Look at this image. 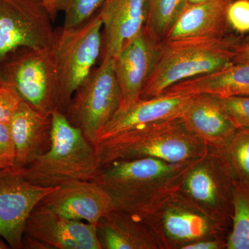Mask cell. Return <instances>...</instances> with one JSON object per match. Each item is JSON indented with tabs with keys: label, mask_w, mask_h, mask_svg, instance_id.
I'll use <instances>...</instances> for the list:
<instances>
[{
	"label": "cell",
	"mask_w": 249,
	"mask_h": 249,
	"mask_svg": "<svg viewBox=\"0 0 249 249\" xmlns=\"http://www.w3.org/2000/svg\"><path fill=\"white\" fill-rule=\"evenodd\" d=\"M22 101L14 88L0 83V124H9Z\"/></svg>",
	"instance_id": "28"
},
{
	"label": "cell",
	"mask_w": 249,
	"mask_h": 249,
	"mask_svg": "<svg viewBox=\"0 0 249 249\" xmlns=\"http://www.w3.org/2000/svg\"><path fill=\"white\" fill-rule=\"evenodd\" d=\"M10 249L9 246L6 243V241L0 236V249Z\"/></svg>",
	"instance_id": "34"
},
{
	"label": "cell",
	"mask_w": 249,
	"mask_h": 249,
	"mask_svg": "<svg viewBox=\"0 0 249 249\" xmlns=\"http://www.w3.org/2000/svg\"><path fill=\"white\" fill-rule=\"evenodd\" d=\"M199 159L181 163L150 157L116 160L99 168L92 181L107 193L111 209L141 214L178 191Z\"/></svg>",
	"instance_id": "1"
},
{
	"label": "cell",
	"mask_w": 249,
	"mask_h": 249,
	"mask_svg": "<svg viewBox=\"0 0 249 249\" xmlns=\"http://www.w3.org/2000/svg\"><path fill=\"white\" fill-rule=\"evenodd\" d=\"M231 2L208 0L188 2L164 41L191 38H220L229 34L227 11Z\"/></svg>",
	"instance_id": "20"
},
{
	"label": "cell",
	"mask_w": 249,
	"mask_h": 249,
	"mask_svg": "<svg viewBox=\"0 0 249 249\" xmlns=\"http://www.w3.org/2000/svg\"><path fill=\"white\" fill-rule=\"evenodd\" d=\"M103 22L97 12L80 27L55 29L52 44L56 67L57 110L65 114L72 96L102 53Z\"/></svg>",
	"instance_id": "5"
},
{
	"label": "cell",
	"mask_w": 249,
	"mask_h": 249,
	"mask_svg": "<svg viewBox=\"0 0 249 249\" xmlns=\"http://www.w3.org/2000/svg\"><path fill=\"white\" fill-rule=\"evenodd\" d=\"M137 215L150 227L162 249H182L203 239L228 237L231 230L176 192L155 209Z\"/></svg>",
	"instance_id": "8"
},
{
	"label": "cell",
	"mask_w": 249,
	"mask_h": 249,
	"mask_svg": "<svg viewBox=\"0 0 249 249\" xmlns=\"http://www.w3.org/2000/svg\"><path fill=\"white\" fill-rule=\"evenodd\" d=\"M181 119L187 128L214 150L225 147L238 129L212 95H192Z\"/></svg>",
	"instance_id": "18"
},
{
	"label": "cell",
	"mask_w": 249,
	"mask_h": 249,
	"mask_svg": "<svg viewBox=\"0 0 249 249\" xmlns=\"http://www.w3.org/2000/svg\"><path fill=\"white\" fill-rule=\"evenodd\" d=\"M102 249H162L150 227L137 214L110 209L96 224Z\"/></svg>",
	"instance_id": "19"
},
{
	"label": "cell",
	"mask_w": 249,
	"mask_h": 249,
	"mask_svg": "<svg viewBox=\"0 0 249 249\" xmlns=\"http://www.w3.org/2000/svg\"><path fill=\"white\" fill-rule=\"evenodd\" d=\"M229 27L239 34L249 32V0H233L228 7Z\"/></svg>",
	"instance_id": "27"
},
{
	"label": "cell",
	"mask_w": 249,
	"mask_h": 249,
	"mask_svg": "<svg viewBox=\"0 0 249 249\" xmlns=\"http://www.w3.org/2000/svg\"><path fill=\"white\" fill-rule=\"evenodd\" d=\"M51 145L37 156L23 175L36 186L55 188L76 181H92L98 171L95 146L64 113H52Z\"/></svg>",
	"instance_id": "4"
},
{
	"label": "cell",
	"mask_w": 249,
	"mask_h": 249,
	"mask_svg": "<svg viewBox=\"0 0 249 249\" xmlns=\"http://www.w3.org/2000/svg\"><path fill=\"white\" fill-rule=\"evenodd\" d=\"M55 188L33 184L14 165L0 168V236L10 248L23 249L28 217Z\"/></svg>",
	"instance_id": "11"
},
{
	"label": "cell",
	"mask_w": 249,
	"mask_h": 249,
	"mask_svg": "<svg viewBox=\"0 0 249 249\" xmlns=\"http://www.w3.org/2000/svg\"><path fill=\"white\" fill-rule=\"evenodd\" d=\"M215 98L219 107L230 118L237 129H249V96Z\"/></svg>",
	"instance_id": "26"
},
{
	"label": "cell",
	"mask_w": 249,
	"mask_h": 249,
	"mask_svg": "<svg viewBox=\"0 0 249 249\" xmlns=\"http://www.w3.org/2000/svg\"><path fill=\"white\" fill-rule=\"evenodd\" d=\"M37 206L70 219L96 225L111 209V199L97 183L76 181L56 187Z\"/></svg>",
	"instance_id": "14"
},
{
	"label": "cell",
	"mask_w": 249,
	"mask_h": 249,
	"mask_svg": "<svg viewBox=\"0 0 249 249\" xmlns=\"http://www.w3.org/2000/svg\"><path fill=\"white\" fill-rule=\"evenodd\" d=\"M106 0H55L56 11L64 14L65 29L80 27L98 12Z\"/></svg>",
	"instance_id": "25"
},
{
	"label": "cell",
	"mask_w": 249,
	"mask_h": 249,
	"mask_svg": "<svg viewBox=\"0 0 249 249\" xmlns=\"http://www.w3.org/2000/svg\"><path fill=\"white\" fill-rule=\"evenodd\" d=\"M12 165H14L13 160L0 157V168H6V167L12 166Z\"/></svg>",
	"instance_id": "33"
},
{
	"label": "cell",
	"mask_w": 249,
	"mask_h": 249,
	"mask_svg": "<svg viewBox=\"0 0 249 249\" xmlns=\"http://www.w3.org/2000/svg\"><path fill=\"white\" fill-rule=\"evenodd\" d=\"M24 235L40 241L48 249H102L96 225L39 206L28 217Z\"/></svg>",
	"instance_id": "13"
},
{
	"label": "cell",
	"mask_w": 249,
	"mask_h": 249,
	"mask_svg": "<svg viewBox=\"0 0 249 249\" xmlns=\"http://www.w3.org/2000/svg\"><path fill=\"white\" fill-rule=\"evenodd\" d=\"M15 145L14 166L24 169L51 145L52 114L36 110L24 101L9 123Z\"/></svg>",
	"instance_id": "16"
},
{
	"label": "cell",
	"mask_w": 249,
	"mask_h": 249,
	"mask_svg": "<svg viewBox=\"0 0 249 249\" xmlns=\"http://www.w3.org/2000/svg\"><path fill=\"white\" fill-rule=\"evenodd\" d=\"M98 169L116 160L158 159L181 163L200 158L209 147L189 130L181 118L128 129L96 142Z\"/></svg>",
	"instance_id": "2"
},
{
	"label": "cell",
	"mask_w": 249,
	"mask_h": 249,
	"mask_svg": "<svg viewBox=\"0 0 249 249\" xmlns=\"http://www.w3.org/2000/svg\"><path fill=\"white\" fill-rule=\"evenodd\" d=\"M227 249H249V185L234 181L231 228Z\"/></svg>",
	"instance_id": "22"
},
{
	"label": "cell",
	"mask_w": 249,
	"mask_h": 249,
	"mask_svg": "<svg viewBox=\"0 0 249 249\" xmlns=\"http://www.w3.org/2000/svg\"><path fill=\"white\" fill-rule=\"evenodd\" d=\"M227 237L203 239L185 246L182 249H227Z\"/></svg>",
	"instance_id": "30"
},
{
	"label": "cell",
	"mask_w": 249,
	"mask_h": 249,
	"mask_svg": "<svg viewBox=\"0 0 249 249\" xmlns=\"http://www.w3.org/2000/svg\"><path fill=\"white\" fill-rule=\"evenodd\" d=\"M162 94L249 96V64L234 63L219 71L183 80L170 87Z\"/></svg>",
	"instance_id": "21"
},
{
	"label": "cell",
	"mask_w": 249,
	"mask_h": 249,
	"mask_svg": "<svg viewBox=\"0 0 249 249\" xmlns=\"http://www.w3.org/2000/svg\"><path fill=\"white\" fill-rule=\"evenodd\" d=\"M188 0H147L145 29L160 41H164Z\"/></svg>",
	"instance_id": "23"
},
{
	"label": "cell",
	"mask_w": 249,
	"mask_h": 249,
	"mask_svg": "<svg viewBox=\"0 0 249 249\" xmlns=\"http://www.w3.org/2000/svg\"><path fill=\"white\" fill-rule=\"evenodd\" d=\"M53 3H54V4H55V0H53ZM57 12H58V11H57Z\"/></svg>",
	"instance_id": "36"
},
{
	"label": "cell",
	"mask_w": 249,
	"mask_h": 249,
	"mask_svg": "<svg viewBox=\"0 0 249 249\" xmlns=\"http://www.w3.org/2000/svg\"><path fill=\"white\" fill-rule=\"evenodd\" d=\"M0 157L15 160V145L9 124H0Z\"/></svg>",
	"instance_id": "29"
},
{
	"label": "cell",
	"mask_w": 249,
	"mask_h": 249,
	"mask_svg": "<svg viewBox=\"0 0 249 249\" xmlns=\"http://www.w3.org/2000/svg\"><path fill=\"white\" fill-rule=\"evenodd\" d=\"M191 97L162 94L149 99H140L128 107L119 109L101 130L97 142L144 124L181 118Z\"/></svg>",
	"instance_id": "17"
},
{
	"label": "cell",
	"mask_w": 249,
	"mask_h": 249,
	"mask_svg": "<svg viewBox=\"0 0 249 249\" xmlns=\"http://www.w3.org/2000/svg\"><path fill=\"white\" fill-rule=\"evenodd\" d=\"M243 39L228 34L220 38L163 41L160 60L142 89L141 99L157 97L179 82L234 64L236 49Z\"/></svg>",
	"instance_id": "3"
},
{
	"label": "cell",
	"mask_w": 249,
	"mask_h": 249,
	"mask_svg": "<svg viewBox=\"0 0 249 249\" xmlns=\"http://www.w3.org/2000/svg\"><path fill=\"white\" fill-rule=\"evenodd\" d=\"M42 1L44 4L45 5L47 10H48L52 20L54 22L55 18H56L58 12H57L56 9H55V4H54L53 0H42Z\"/></svg>",
	"instance_id": "32"
},
{
	"label": "cell",
	"mask_w": 249,
	"mask_h": 249,
	"mask_svg": "<svg viewBox=\"0 0 249 249\" xmlns=\"http://www.w3.org/2000/svg\"><path fill=\"white\" fill-rule=\"evenodd\" d=\"M53 22L42 0H0V65L17 49L52 45Z\"/></svg>",
	"instance_id": "10"
},
{
	"label": "cell",
	"mask_w": 249,
	"mask_h": 249,
	"mask_svg": "<svg viewBox=\"0 0 249 249\" xmlns=\"http://www.w3.org/2000/svg\"><path fill=\"white\" fill-rule=\"evenodd\" d=\"M234 181L249 185V129H238L227 145L217 150Z\"/></svg>",
	"instance_id": "24"
},
{
	"label": "cell",
	"mask_w": 249,
	"mask_h": 249,
	"mask_svg": "<svg viewBox=\"0 0 249 249\" xmlns=\"http://www.w3.org/2000/svg\"><path fill=\"white\" fill-rule=\"evenodd\" d=\"M121 103L115 58H104L73 93L65 114L71 124L95 145L101 130L119 109Z\"/></svg>",
	"instance_id": "7"
},
{
	"label": "cell",
	"mask_w": 249,
	"mask_h": 249,
	"mask_svg": "<svg viewBox=\"0 0 249 249\" xmlns=\"http://www.w3.org/2000/svg\"><path fill=\"white\" fill-rule=\"evenodd\" d=\"M0 83L14 88L36 110L52 114L56 109V67L52 45L10 53L0 65Z\"/></svg>",
	"instance_id": "6"
},
{
	"label": "cell",
	"mask_w": 249,
	"mask_h": 249,
	"mask_svg": "<svg viewBox=\"0 0 249 249\" xmlns=\"http://www.w3.org/2000/svg\"><path fill=\"white\" fill-rule=\"evenodd\" d=\"M208 1V0H188V2L190 3H197L201 2V1ZM224 1H229V2H232L233 0H224Z\"/></svg>",
	"instance_id": "35"
},
{
	"label": "cell",
	"mask_w": 249,
	"mask_h": 249,
	"mask_svg": "<svg viewBox=\"0 0 249 249\" xmlns=\"http://www.w3.org/2000/svg\"><path fill=\"white\" fill-rule=\"evenodd\" d=\"M234 63L249 64V38L244 37L237 46Z\"/></svg>",
	"instance_id": "31"
},
{
	"label": "cell",
	"mask_w": 249,
	"mask_h": 249,
	"mask_svg": "<svg viewBox=\"0 0 249 249\" xmlns=\"http://www.w3.org/2000/svg\"><path fill=\"white\" fill-rule=\"evenodd\" d=\"M234 180L217 150L209 148L176 191L209 217L231 228Z\"/></svg>",
	"instance_id": "9"
},
{
	"label": "cell",
	"mask_w": 249,
	"mask_h": 249,
	"mask_svg": "<svg viewBox=\"0 0 249 249\" xmlns=\"http://www.w3.org/2000/svg\"><path fill=\"white\" fill-rule=\"evenodd\" d=\"M162 45L163 41L157 40L143 27L116 57V74L121 93L119 109L128 107L141 99L142 89L160 60Z\"/></svg>",
	"instance_id": "12"
},
{
	"label": "cell",
	"mask_w": 249,
	"mask_h": 249,
	"mask_svg": "<svg viewBox=\"0 0 249 249\" xmlns=\"http://www.w3.org/2000/svg\"><path fill=\"white\" fill-rule=\"evenodd\" d=\"M98 13L103 22L101 59L116 58L145 27L147 0H106Z\"/></svg>",
	"instance_id": "15"
}]
</instances>
